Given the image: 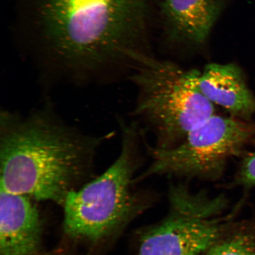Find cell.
<instances>
[{"instance_id":"6da1fadb","label":"cell","mask_w":255,"mask_h":255,"mask_svg":"<svg viewBox=\"0 0 255 255\" xmlns=\"http://www.w3.org/2000/svg\"><path fill=\"white\" fill-rule=\"evenodd\" d=\"M151 2L31 0L49 68L82 84L111 77L141 53L136 44L145 33Z\"/></svg>"},{"instance_id":"7a4b0ae2","label":"cell","mask_w":255,"mask_h":255,"mask_svg":"<svg viewBox=\"0 0 255 255\" xmlns=\"http://www.w3.org/2000/svg\"><path fill=\"white\" fill-rule=\"evenodd\" d=\"M105 136L81 131L52 108L0 113L1 189L63 204L88 182Z\"/></svg>"},{"instance_id":"3957f363","label":"cell","mask_w":255,"mask_h":255,"mask_svg":"<svg viewBox=\"0 0 255 255\" xmlns=\"http://www.w3.org/2000/svg\"><path fill=\"white\" fill-rule=\"evenodd\" d=\"M120 154L103 174L70 192L63 203L64 229L69 237L97 244L121 230L142 210L132 191L142 164L141 137L135 123L120 121Z\"/></svg>"},{"instance_id":"277c9868","label":"cell","mask_w":255,"mask_h":255,"mask_svg":"<svg viewBox=\"0 0 255 255\" xmlns=\"http://www.w3.org/2000/svg\"><path fill=\"white\" fill-rule=\"evenodd\" d=\"M130 81L137 89L133 116L154 133L156 147L180 144L189 133L216 113L197 84L198 70L147 55L140 59Z\"/></svg>"},{"instance_id":"5b68a950","label":"cell","mask_w":255,"mask_h":255,"mask_svg":"<svg viewBox=\"0 0 255 255\" xmlns=\"http://www.w3.org/2000/svg\"><path fill=\"white\" fill-rule=\"evenodd\" d=\"M254 137L255 124L251 121L215 114L174 147L158 148L144 141L151 162L135 182L155 175L218 180L229 161L243 154Z\"/></svg>"},{"instance_id":"8992f818","label":"cell","mask_w":255,"mask_h":255,"mask_svg":"<svg viewBox=\"0 0 255 255\" xmlns=\"http://www.w3.org/2000/svg\"><path fill=\"white\" fill-rule=\"evenodd\" d=\"M168 200L167 215L142 236L138 255H205L234 223L225 214L222 194L194 192L178 183L171 185Z\"/></svg>"},{"instance_id":"52a82bcc","label":"cell","mask_w":255,"mask_h":255,"mask_svg":"<svg viewBox=\"0 0 255 255\" xmlns=\"http://www.w3.org/2000/svg\"><path fill=\"white\" fill-rule=\"evenodd\" d=\"M224 0H161L162 27L171 43L199 47L222 13Z\"/></svg>"},{"instance_id":"ba28073f","label":"cell","mask_w":255,"mask_h":255,"mask_svg":"<svg viewBox=\"0 0 255 255\" xmlns=\"http://www.w3.org/2000/svg\"><path fill=\"white\" fill-rule=\"evenodd\" d=\"M0 189V255L39 253L41 226L36 207L29 197Z\"/></svg>"},{"instance_id":"9c48e42d","label":"cell","mask_w":255,"mask_h":255,"mask_svg":"<svg viewBox=\"0 0 255 255\" xmlns=\"http://www.w3.org/2000/svg\"><path fill=\"white\" fill-rule=\"evenodd\" d=\"M197 84L207 100L232 117L251 121L255 98L240 68L234 64L210 63L197 71Z\"/></svg>"},{"instance_id":"30bf717a","label":"cell","mask_w":255,"mask_h":255,"mask_svg":"<svg viewBox=\"0 0 255 255\" xmlns=\"http://www.w3.org/2000/svg\"><path fill=\"white\" fill-rule=\"evenodd\" d=\"M205 255H255V224L234 223Z\"/></svg>"},{"instance_id":"8fae6325","label":"cell","mask_w":255,"mask_h":255,"mask_svg":"<svg viewBox=\"0 0 255 255\" xmlns=\"http://www.w3.org/2000/svg\"><path fill=\"white\" fill-rule=\"evenodd\" d=\"M234 184L245 189L255 186V143L253 150L244 154Z\"/></svg>"},{"instance_id":"7c38bea8","label":"cell","mask_w":255,"mask_h":255,"mask_svg":"<svg viewBox=\"0 0 255 255\" xmlns=\"http://www.w3.org/2000/svg\"><path fill=\"white\" fill-rule=\"evenodd\" d=\"M34 255H73L71 254L68 253V252H66L63 250L60 251H53L49 252V253H38Z\"/></svg>"}]
</instances>
